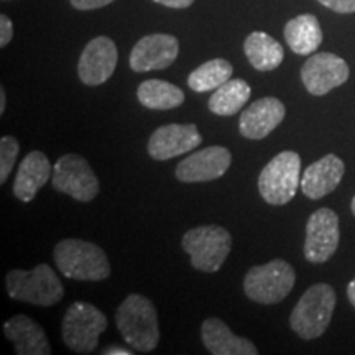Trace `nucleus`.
I'll use <instances>...</instances> for the list:
<instances>
[{
  "label": "nucleus",
  "mask_w": 355,
  "mask_h": 355,
  "mask_svg": "<svg viewBox=\"0 0 355 355\" xmlns=\"http://www.w3.org/2000/svg\"><path fill=\"white\" fill-rule=\"evenodd\" d=\"M349 66L332 53L313 55L301 68V81L313 96H326L332 89L343 86L349 79Z\"/></svg>",
  "instance_id": "11"
},
{
  "label": "nucleus",
  "mask_w": 355,
  "mask_h": 355,
  "mask_svg": "<svg viewBox=\"0 0 355 355\" xmlns=\"http://www.w3.org/2000/svg\"><path fill=\"white\" fill-rule=\"evenodd\" d=\"M53 188L79 202L92 201L99 194V180L86 158L68 153L53 166Z\"/></svg>",
  "instance_id": "9"
},
{
  "label": "nucleus",
  "mask_w": 355,
  "mask_h": 355,
  "mask_svg": "<svg viewBox=\"0 0 355 355\" xmlns=\"http://www.w3.org/2000/svg\"><path fill=\"white\" fill-rule=\"evenodd\" d=\"M115 324L123 340L135 352H152L159 340L158 314L152 301L133 293L127 296L115 313Z\"/></svg>",
  "instance_id": "1"
},
{
  "label": "nucleus",
  "mask_w": 355,
  "mask_h": 355,
  "mask_svg": "<svg viewBox=\"0 0 355 355\" xmlns=\"http://www.w3.org/2000/svg\"><path fill=\"white\" fill-rule=\"evenodd\" d=\"M153 2L162 3V6L170 7V8H188L194 0H153Z\"/></svg>",
  "instance_id": "30"
},
{
  "label": "nucleus",
  "mask_w": 355,
  "mask_h": 355,
  "mask_svg": "<svg viewBox=\"0 0 355 355\" xmlns=\"http://www.w3.org/2000/svg\"><path fill=\"white\" fill-rule=\"evenodd\" d=\"M252 89L243 79H229L227 83L217 87L214 94L211 96L207 107L212 114L229 117L241 112L247 101L250 99Z\"/></svg>",
  "instance_id": "24"
},
{
  "label": "nucleus",
  "mask_w": 355,
  "mask_h": 355,
  "mask_svg": "<svg viewBox=\"0 0 355 355\" xmlns=\"http://www.w3.org/2000/svg\"><path fill=\"white\" fill-rule=\"evenodd\" d=\"M204 347L212 355H257L259 349L245 337L235 336L219 318H209L201 326Z\"/></svg>",
  "instance_id": "20"
},
{
  "label": "nucleus",
  "mask_w": 355,
  "mask_h": 355,
  "mask_svg": "<svg viewBox=\"0 0 355 355\" xmlns=\"http://www.w3.org/2000/svg\"><path fill=\"white\" fill-rule=\"evenodd\" d=\"M336 301L334 288L326 283L313 285L293 309L290 316L291 329L304 340L322 336L331 324Z\"/></svg>",
  "instance_id": "4"
},
{
  "label": "nucleus",
  "mask_w": 355,
  "mask_h": 355,
  "mask_svg": "<svg viewBox=\"0 0 355 355\" xmlns=\"http://www.w3.org/2000/svg\"><path fill=\"white\" fill-rule=\"evenodd\" d=\"M296 283L295 268L285 260L252 266L243 279L247 298L259 304H277L290 295Z\"/></svg>",
  "instance_id": "6"
},
{
  "label": "nucleus",
  "mask_w": 355,
  "mask_h": 355,
  "mask_svg": "<svg viewBox=\"0 0 355 355\" xmlns=\"http://www.w3.org/2000/svg\"><path fill=\"white\" fill-rule=\"evenodd\" d=\"M202 144V135L194 123H170L157 128L148 139V155L157 162H166Z\"/></svg>",
  "instance_id": "13"
},
{
  "label": "nucleus",
  "mask_w": 355,
  "mask_h": 355,
  "mask_svg": "<svg viewBox=\"0 0 355 355\" xmlns=\"http://www.w3.org/2000/svg\"><path fill=\"white\" fill-rule=\"evenodd\" d=\"M6 102H7V96H6V89L0 87V114L6 112Z\"/></svg>",
  "instance_id": "33"
},
{
  "label": "nucleus",
  "mask_w": 355,
  "mask_h": 355,
  "mask_svg": "<svg viewBox=\"0 0 355 355\" xmlns=\"http://www.w3.org/2000/svg\"><path fill=\"white\" fill-rule=\"evenodd\" d=\"M137 97L144 107L152 110H171L184 102V92L175 84L162 79H146L137 89Z\"/></svg>",
  "instance_id": "23"
},
{
  "label": "nucleus",
  "mask_w": 355,
  "mask_h": 355,
  "mask_svg": "<svg viewBox=\"0 0 355 355\" xmlns=\"http://www.w3.org/2000/svg\"><path fill=\"white\" fill-rule=\"evenodd\" d=\"M69 2L78 10H94V8L109 6L114 0H69Z\"/></svg>",
  "instance_id": "29"
},
{
  "label": "nucleus",
  "mask_w": 355,
  "mask_h": 355,
  "mask_svg": "<svg viewBox=\"0 0 355 355\" xmlns=\"http://www.w3.org/2000/svg\"><path fill=\"white\" fill-rule=\"evenodd\" d=\"M347 296H349L350 304H352L354 308H355V278L352 279V282L349 283V286H347Z\"/></svg>",
  "instance_id": "32"
},
{
  "label": "nucleus",
  "mask_w": 355,
  "mask_h": 355,
  "mask_svg": "<svg viewBox=\"0 0 355 355\" xmlns=\"http://www.w3.org/2000/svg\"><path fill=\"white\" fill-rule=\"evenodd\" d=\"M133 354L132 350H125L122 347H109L107 350H104V355H130Z\"/></svg>",
  "instance_id": "31"
},
{
  "label": "nucleus",
  "mask_w": 355,
  "mask_h": 355,
  "mask_svg": "<svg viewBox=\"0 0 355 355\" xmlns=\"http://www.w3.org/2000/svg\"><path fill=\"white\" fill-rule=\"evenodd\" d=\"M117 46L107 37H97L86 44L78 63V74L86 86H101L117 68Z\"/></svg>",
  "instance_id": "14"
},
{
  "label": "nucleus",
  "mask_w": 355,
  "mask_h": 355,
  "mask_svg": "<svg viewBox=\"0 0 355 355\" xmlns=\"http://www.w3.org/2000/svg\"><path fill=\"white\" fill-rule=\"evenodd\" d=\"M13 25L7 15H0V46H7L12 42Z\"/></svg>",
  "instance_id": "28"
},
{
  "label": "nucleus",
  "mask_w": 355,
  "mask_h": 355,
  "mask_svg": "<svg viewBox=\"0 0 355 355\" xmlns=\"http://www.w3.org/2000/svg\"><path fill=\"white\" fill-rule=\"evenodd\" d=\"M181 245L194 268L204 273H214L229 257L232 237L229 230L220 225H201L188 230Z\"/></svg>",
  "instance_id": "5"
},
{
  "label": "nucleus",
  "mask_w": 355,
  "mask_h": 355,
  "mask_svg": "<svg viewBox=\"0 0 355 355\" xmlns=\"http://www.w3.org/2000/svg\"><path fill=\"white\" fill-rule=\"evenodd\" d=\"M7 339L15 345L17 355H50L51 347L43 327L25 314H17L3 322Z\"/></svg>",
  "instance_id": "19"
},
{
  "label": "nucleus",
  "mask_w": 355,
  "mask_h": 355,
  "mask_svg": "<svg viewBox=\"0 0 355 355\" xmlns=\"http://www.w3.org/2000/svg\"><path fill=\"white\" fill-rule=\"evenodd\" d=\"M301 158L296 152H282L270 159L259 176V191L265 202L283 206L296 196L301 186Z\"/></svg>",
  "instance_id": "8"
},
{
  "label": "nucleus",
  "mask_w": 355,
  "mask_h": 355,
  "mask_svg": "<svg viewBox=\"0 0 355 355\" xmlns=\"http://www.w3.org/2000/svg\"><path fill=\"white\" fill-rule=\"evenodd\" d=\"M53 166L43 152L28 153L21 159L19 170H17L15 183H13V194L21 202L33 201L38 191L51 180Z\"/></svg>",
  "instance_id": "18"
},
{
  "label": "nucleus",
  "mask_w": 355,
  "mask_h": 355,
  "mask_svg": "<svg viewBox=\"0 0 355 355\" xmlns=\"http://www.w3.org/2000/svg\"><path fill=\"white\" fill-rule=\"evenodd\" d=\"M178 53H180V43L173 35H146L133 46L128 63L135 73L166 69L175 63Z\"/></svg>",
  "instance_id": "15"
},
{
  "label": "nucleus",
  "mask_w": 355,
  "mask_h": 355,
  "mask_svg": "<svg viewBox=\"0 0 355 355\" xmlns=\"http://www.w3.org/2000/svg\"><path fill=\"white\" fill-rule=\"evenodd\" d=\"M107 318L94 304L76 301L66 311L61 336L66 347L76 354H91L99 344L102 332L107 329Z\"/></svg>",
  "instance_id": "7"
},
{
  "label": "nucleus",
  "mask_w": 355,
  "mask_h": 355,
  "mask_svg": "<svg viewBox=\"0 0 355 355\" xmlns=\"http://www.w3.org/2000/svg\"><path fill=\"white\" fill-rule=\"evenodd\" d=\"M19 152L20 145L15 137L6 135L0 139V184L6 183L8 175L12 173Z\"/></svg>",
  "instance_id": "26"
},
{
  "label": "nucleus",
  "mask_w": 355,
  "mask_h": 355,
  "mask_svg": "<svg viewBox=\"0 0 355 355\" xmlns=\"http://www.w3.org/2000/svg\"><path fill=\"white\" fill-rule=\"evenodd\" d=\"M234 68L227 60H211L193 71L188 76V86L196 92L216 91L232 78Z\"/></svg>",
  "instance_id": "25"
},
{
  "label": "nucleus",
  "mask_w": 355,
  "mask_h": 355,
  "mask_svg": "<svg viewBox=\"0 0 355 355\" xmlns=\"http://www.w3.org/2000/svg\"><path fill=\"white\" fill-rule=\"evenodd\" d=\"M243 51H245L248 63L261 73L277 69L285 58L282 43H278L265 32H254L248 35L243 43Z\"/></svg>",
  "instance_id": "22"
},
{
  "label": "nucleus",
  "mask_w": 355,
  "mask_h": 355,
  "mask_svg": "<svg viewBox=\"0 0 355 355\" xmlns=\"http://www.w3.org/2000/svg\"><path fill=\"white\" fill-rule=\"evenodd\" d=\"M7 293L12 300L50 308L63 300L64 288L50 265L40 263L33 270H12L6 277Z\"/></svg>",
  "instance_id": "3"
},
{
  "label": "nucleus",
  "mask_w": 355,
  "mask_h": 355,
  "mask_svg": "<svg viewBox=\"0 0 355 355\" xmlns=\"http://www.w3.org/2000/svg\"><path fill=\"white\" fill-rule=\"evenodd\" d=\"M232 163V153L225 146H207L191 153L178 163L176 178L181 183H206L219 180L227 173Z\"/></svg>",
  "instance_id": "12"
},
{
  "label": "nucleus",
  "mask_w": 355,
  "mask_h": 355,
  "mask_svg": "<svg viewBox=\"0 0 355 355\" xmlns=\"http://www.w3.org/2000/svg\"><path fill=\"white\" fill-rule=\"evenodd\" d=\"M56 268L61 275L78 282H101L110 275V263L105 252L96 243L81 239H64L55 247Z\"/></svg>",
  "instance_id": "2"
},
{
  "label": "nucleus",
  "mask_w": 355,
  "mask_h": 355,
  "mask_svg": "<svg viewBox=\"0 0 355 355\" xmlns=\"http://www.w3.org/2000/svg\"><path fill=\"white\" fill-rule=\"evenodd\" d=\"M339 217L329 207L311 214L306 224L304 257L311 263H324L336 254L339 245Z\"/></svg>",
  "instance_id": "10"
},
{
  "label": "nucleus",
  "mask_w": 355,
  "mask_h": 355,
  "mask_svg": "<svg viewBox=\"0 0 355 355\" xmlns=\"http://www.w3.org/2000/svg\"><path fill=\"white\" fill-rule=\"evenodd\" d=\"M345 173V165L337 155L329 153L306 168L301 176V191L309 199H321L332 193Z\"/></svg>",
  "instance_id": "17"
},
{
  "label": "nucleus",
  "mask_w": 355,
  "mask_h": 355,
  "mask_svg": "<svg viewBox=\"0 0 355 355\" xmlns=\"http://www.w3.org/2000/svg\"><path fill=\"white\" fill-rule=\"evenodd\" d=\"M286 115L283 102L277 97H263L243 110L239 121V132L243 139L261 140L272 133Z\"/></svg>",
  "instance_id": "16"
},
{
  "label": "nucleus",
  "mask_w": 355,
  "mask_h": 355,
  "mask_svg": "<svg viewBox=\"0 0 355 355\" xmlns=\"http://www.w3.org/2000/svg\"><path fill=\"white\" fill-rule=\"evenodd\" d=\"M318 2L337 13H354L355 12V0H318Z\"/></svg>",
  "instance_id": "27"
},
{
  "label": "nucleus",
  "mask_w": 355,
  "mask_h": 355,
  "mask_svg": "<svg viewBox=\"0 0 355 355\" xmlns=\"http://www.w3.org/2000/svg\"><path fill=\"white\" fill-rule=\"evenodd\" d=\"M350 209H352L354 216H355V196H354V199H352V204H350Z\"/></svg>",
  "instance_id": "34"
},
{
  "label": "nucleus",
  "mask_w": 355,
  "mask_h": 355,
  "mask_svg": "<svg viewBox=\"0 0 355 355\" xmlns=\"http://www.w3.org/2000/svg\"><path fill=\"white\" fill-rule=\"evenodd\" d=\"M285 40L296 55H313L322 43V30L319 20L311 13L295 17L285 26Z\"/></svg>",
  "instance_id": "21"
}]
</instances>
